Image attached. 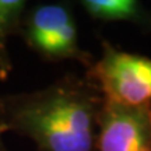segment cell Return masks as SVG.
I'll use <instances>...</instances> for the list:
<instances>
[{"mask_svg": "<svg viewBox=\"0 0 151 151\" xmlns=\"http://www.w3.org/2000/svg\"><path fill=\"white\" fill-rule=\"evenodd\" d=\"M27 3L28 0H0V80H7L13 70L9 39L18 32Z\"/></svg>", "mask_w": 151, "mask_h": 151, "instance_id": "obj_6", "label": "cell"}, {"mask_svg": "<svg viewBox=\"0 0 151 151\" xmlns=\"http://www.w3.org/2000/svg\"><path fill=\"white\" fill-rule=\"evenodd\" d=\"M95 151H151L150 105L105 99L98 118Z\"/></svg>", "mask_w": 151, "mask_h": 151, "instance_id": "obj_4", "label": "cell"}, {"mask_svg": "<svg viewBox=\"0 0 151 151\" xmlns=\"http://www.w3.org/2000/svg\"><path fill=\"white\" fill-rule=\"evenodd\" d=\"M3 132L0 130V151H9L7 148H6V146H4V141H3Z\"/></svg>", "mask_w": 151, "mask_h": 151, "instance_id": "obj_7", "label": "cell"}, {"mask_svg": "<svg viewBox=\"0 0 151 151\" xmlns=\"http://www.w3.org/2000/svg\"><path fill=\"white\" fill-rule=\"evenodd\" d=\"M150 111H151V105H150Z\"/></svg>", "mask_w": 151, "mask_h": 151, "instance_id": "obj_8", "label": "cell"}, {"mask_svg": "<svg viewBox=\"0 0 151 151\" xmlns=\"http://www.w3.org/2000/svg\"><path fill=\"white\" fill-rule=\"evenodd\" d=\"M102 53L87 70L105 99L124 105H151V59L102 41Z\"/></svg>", "mask_w": 151, "mask_h": 151, "instance_id": "obj_3", "label": "cell"}, {"mask_svg": "<svg viewBox=\"0 0 151 151\" xmlns=\"http://www.w3.org/2000/svg\"><path fill=\"white\" fill-rule=\"evenodd\" d=\"M17 34L46 62L76 60L87 70L95 62L92 53L80 46L77 22L69 1L35 4L24 13Z\"/></svg>", "mask_w": 151, "mask_h": 151, "instance_id": "obj_2", "label": "cell"}, {"mask_svg": "<svg viewBox=\"0 0 151 151\" xmlns=\"http://www.w3.org/2000/svg\"><path fill=\"white\" fill-rule=\"evenodd\" d=\"M101 90L67 73L43 90L0 95V130L28 137L38 151H95Z\"/></svg>", "mask_w": 151, "mask_h": 151, "instance_id": "obj_1", "label": "cell"}, {"mask_svg": "<svg viewBox=\"0 0 151 151\" xmlns=\"http://www.w3.org/2000/svg\"><path fill=\"white\" fill-rule=\"evenodd\" d=\"M92 20L104 22H132L151 29V11L141 0H78Z\"/></svg>", "mask_w": 151, "mask_h": 151, "instance_id": "obj_5", "label": "cell"}]
</instances>
